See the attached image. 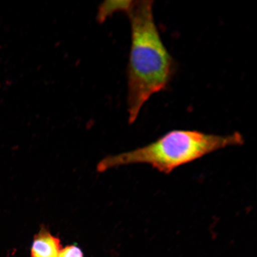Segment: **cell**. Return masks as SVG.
<instances>
[{"instance_id": "obj_2", "label": "cell", "mask_w": 257, "mask_h": 257, "mask_svg": "<svg viewBox=\"0 0 257 257\" xmlns=\"http://www.w3.org/2000/svg\"><path fill=\"white\" fill-rule=\"evenodd\" d=\"M242 144L243 137L237 133L219 136L198 131L174 130L146 146L105 157L98 163L96 170L103 172L117 166L147 164L169 173L207 154Z\"/></svg>"}, {"instance_id": "obj_5", "label": "cell", "mask_w": 257, "mask_h": 257, "mask_svg": "<svg viewBox=\"0 0 257 257\" xmlns=\"http://www.w3.org/2000/svg\"><path fill=\"white\" fill-rule=\"evenodd\" d=\"M59 257H83V255L79 247L70 245L60 250Z\"/></svg>"}, {"instance_id": "obj_1", "label": "cell", "mask_w": 257, "mask_h": 257, "mask_svg": "<svg viewBox=\"0 0 257 257\" xmlns=\"http://www.w3.org/2000/svg\"><path fill=\"white\" fill-rule=\"evenodd\" d=\"M127 14L131 27L127 66L128 121L137 120L151 96L166 89L176 63L160 36L151 0L133 1Z\"/></svg>"}, {"instance_id": "obj_4", "label": "cell", "mask_w": 257, "mask_h": 257, "mask_svg": "<svg viewBox=\"0 0 257 257\" xmlns=\"http://www.w3.org/2000/svg\"><path fill=\"white\" fill-rule=\"evenodd\" d=\"M133 1L131 0H110L105 1L99 6L96 15V20L99 24L105 22L115 13L124 12L127 13L130 9Z\"/></svg>"}, {"instance_id": "obj_3", "label": "cell", "mask_w": 257, "mask_h": 257, "mask_svg": "<svg viewBox=\"0 0 257 257\" xmlns=\"http://www.w3.org/2000/svg\"><path fill=\"white\" fill-rule=\"evenodd\" d=\"M61 250L60 240L43 227L34 237L31 257H59Z\"/></svg>"}]
</instances>
